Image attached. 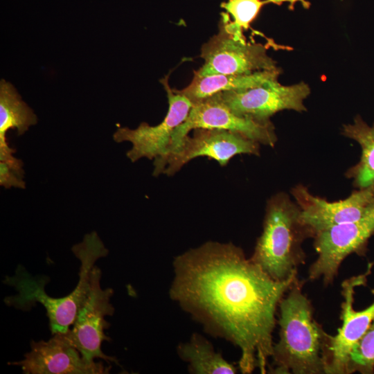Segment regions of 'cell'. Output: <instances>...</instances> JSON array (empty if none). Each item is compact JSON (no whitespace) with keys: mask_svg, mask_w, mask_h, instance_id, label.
<instances>
[{"mask_svg":"<svg viewBox=\"0 0 374 374\" xmlns=\"http://www.w3.org/2000/svg\"><path fill=\"white\" fill-rule=\"evenodd\" d=\"M169 296L204 330L240 350L238 368L267 373L279 303L298 278L277 281L232 242L208 241L175 257Z\"/></svg>","mask_w":374,"mask_h":374,"instance_id":"6da1fadb","label":"cell"},{"mask_svg":"<svg viewBox=\"0 0 374 374\" xmlns=\"http://www.w3.org/2000/svg\"><path fill=\"white\" fill-rule=\"evenodd\" d=\"M303 284L298 278L279 303V338L273 345L269 373L326 374L324 350L329 334L315 320Z\"/></svg>","mask_w":374,"mask_h":374,"instance_id":"7a4b0ae2","label":"cell"},{"mask_svg":"<svg viewBox=\"0 0 374 374\" xmlns=\"http://www.w3.org/2000/svg\"><path fill=\"white\" fill-rule=\"evenodd\" d=\"M308 238L312 235L301 222L297 204L278 193L267 200L262 231L249 258L274 280H287L305 263L302 244Z\"/></svg>","mask_w":374,"mask_h":374,"instance_id":"3957f363","label":"cell"},{"mask_svg":"<svg viewBox=\"0 0 374 374\" xmlns=\"http://www.w3.org/2000/svg\"><path fill=\"white\" fill-rule=\"evenodd\" d=\"M373 233L374 201L360 218L317 233L313 246L317 258L308 269V279H321L325 286L332 284L346 257L353 253L365 255Z\"/></svg>","mask_w":374,"mask_h":374,"instance_id":"277c9868","label":"cell"},{"mask_svg":"<svg viewBox=\"0 0 374 374\" xmlns=\"http://www.w3.org/2000/svg\"><path fill=\"white\" fill-rule=\"evenodd\" d=\"M260 145L244 136L224 130L197 128L166 157L154 161L153 175L172 176L190 160L206 157L225 166L235 155H260Z\"/></svg>","mask_w":374,"mask_h":374,"instance_id":"5b68a950","label":"cell"},{"mask_svg":"<svg viewBox=\"0 0 374 374\" xmlns=\"http://www.w3.org/2000/svg\"><path fill=\"white\" fill-rule=\"evenodd\" d=\"M197 128L219 129L239 133L259 144L271 147L277 142L275 127L271 121H260L234 113L224 102L221 93H217L193 104L186 118L172 134L168 154L179 146L191 130Z\"/></svg>","mask_w":374,"mask_h":374,"instance_id":"8992f818","label":"cell"},{"mask_svg":"<svg viewBox=\"0 0 374 374\" xmlns=\"http://www.w3.org/2000/svg\"><path fill=\"white\" fill-rule=\"evenodd\" d=\"M100 278L101 270L94 265L90 274L88 294L78 311L72 328L66 335L86 361L92 362L101 359L119 365L115 357L105 355L101 349L104 341L111 340L105 334V330L110 326L105 317L112 316L115 310L110 303L114 290L110 287L103 289Z\"/></svg>","mask_w":374,"mask_h":374,"instance_id":"52a82bcc","label":"cell"},{"mask_svg":"<svg viewBox=\"0 0 374 374\" xmlns=\"http://www.w3.org/2000/svg\"><path fill=\"white\" fill-rule=\"evenodd\" d=\"M200 57L204 62L197 71L202 75H246L278 68L265 45L236 39L222 19L217 33L202 45Z\"/></svg>","mask_w":374,"mask_h":374,"instance_id":"ba28073f","label":"cell"},{"mask_svg":"<svg viewBox=\"0 0 374 374\" xmlns=\"http://www.w3.org/2000/svg\"><path fill=\"white\" fill-rule=\"evenodd\" d=\"M373 263L364 274L352 276L341 283V326L335 335H328L324 350L326 374H345L349 355L374 319V301L364 310L354 308L355 289L365 285ZM374 294V290H372Z\"/></svg>","mask_w":374,"mask_h":374,"instance_id":"9c48e42d","label":"cell"},{"mask_svg":"<svg viewBox=\"0 0 374 374\" xmlns=\"http://www.w3.org/2000/svg\"><path fill=\"white\" fill-rule=\"evenodd\" d=\"M168 80V75L160 80L168 100V109L163 120L154 126L143 122L136 129L120 127L113 135L116 143H132V149L126 153L132 162L143 157L150 160L165 157L169 152L175 130L185 121L192 107L191 102L171 89Z\"/></svg>","mask_w":374,"mask_h":374,"instance_id":"30bf717a","label":"cell"},{"mask_svg":"<svg viewBox=\"0 0 374 374\" xmlns=\"http://www.w3.org/2000/svg\"><path fill=\"white\" fill-rule=\"evenodd\" d=\"M310 93V88L304 82L283 85L274 79L253 88L222 92L221 96L234 113L268 121L280 111H306L303 103Z\"/></svg>","mask_w":374,"mask_h":374,"instance_id":"8fae6325","label":"cell"},{"mask_svg":"<svg viewBox=\"0 0 374 374\" xmlns=\"http://www.w3.org/2000/svg\"><path fill=\"white\" fill-rule=\"evenodd\" d=\"M8 364L19 366L25 374H107L111 365L83 359L66 333H55L48 341L30 342V351L20 361Z\"/></svg>","mask_w":374,"mask_h":374,"instance_id":"7c38bea8","label":"cell"},{"mask_svg":"<svg viewBox=\"0 0 374 374\" xmlns=\"http://www.w3.org/2000/svg\"><path fill=\"white\" fill-rule=\"evenodd\" d=\"M300 208L301 222L312 235L334 226L360 218L374 201V185L354 191L346 199L329 202L298 184L291 190Z\"/></svg>","mask_w":374,"mask_h":374,"instance_id":"4fadbf2b","label":"cell"},{"mask_svg":"<svg viewBox=\"0 0 374 374\" xmlns=\"http://www.w3.org/2000/svg\"><path fill=\"white\" fill-rule=\"evenodd\" d=\"M281 70L256 71L246 75L212 74L202 75L194 71L190 83L177 93L187 98L193 104L224 91L253 88L271 80L278 79Z\"/></svg>","mask_w":374,"mask_h":374,"instance_id":"5bb4252c","label":"cell"},{"mask_svg":"<svg viewBox=\"0 0 374 374\" xmlns=\"http://www.w3.org/2000/svg\"><path fill=\"white\" fill-rule=\"evenodd\" d=\"M37 116L24 103L15 87L2 79L0 81V161L12 163L17 160L15 150L6 141V133L16 128L17 134L25 133L37 123Z\"/></svg>","mask_w":374,"mask_h":374,"instance_id":"9a60e30c","label":"cell"},{"mask_svg":"<svg viewBox=\"0 0 374 374\" xmlns=\"http://www.w3.org/2000/svg\"><path fill=\"white\" fill-rule=\"evenodd\" d=\"M179 358L188 364L191 374H235L238 368L217 352L212 343L195 332L186 342L177 346Z\"/></svg>","mask_w":374,"mask_h":374,"instance_id":"2e32d148","label":"cell"},{"mask_svg":"<svg viewBox=\"0 0 374 374\" xmlns=\"http://www.w3.org/2000/svg\"><path fill=\"white\" fill-rule=\"evenodd\" d=\"M341 132L362 148L360 160L347 170L346 176L359 189L374 185V124L370 126L357 116L352 123L344 125Z\"/></svg>","mask_w":374,"mask_h":374,"instance_id":"e0dca14e","label":"cell"},{"mask_svg":"<svg viewBox=\"0 0 374 374\" xmlns=\"http://www.w3.org/2000/svg\"><path fill=\"white\" fill-rule=\"evenodd\" d=\"M285 1L295 2L298 0H228L221 6L226 12H223L221 19L227 30L238 39H245L243 31L257 17L261 8L267 3H282ZM303 2V0H300Z\"/></svg>","mask_w":374,"mask_h":374,"instance_id":"ac0fdd59","label":"cell"},{"mask_svg":"<svg viewBox=\"0 0 374 374\" xmlns=\"http://www.w3.org/2000/svg\"><path fill=\"white\" fill-rule=\"evenodd\" d=\"M374 373V319L351 350L345 374Z\"/></svg>","mask_w":374,"mask_h":374,"instance_id":"d6986e66","label":"cell"},{"mask_svg":"<svg viewBox=\"0 0 374 374\" xmlns=\"http://www.w3.org/2000/svg\"><path fill=\"white\" fill-rule=\"evenodd\" d=\"M22 166H12L6 162L0 161V185L5 188L11 187L25 188L24 171Z\"/></svg>","mask_w":374,"mask_h":374,"instance_id":"ffe728a7","label":"cell"}]
</instances>
